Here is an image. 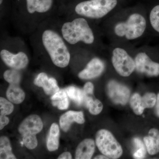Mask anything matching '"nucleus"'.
Masks as SVG:
<instances>
[{"label":"nucleus","instance_id":"4468645a","mask_svg":"<svg viewBox=\"0 0 159 159\" xmlns=\"http://www.w3.org/2000/svg\"><path fill=\"white\" fill-rule=\"evenodd\" d=\"M95 149V142L92 139H85L77 146L75 159H90L92 158Z\"/></svg>","mask_w":159,"mask_h":159},{"label":"nucleus","instance_id":"9b49d317","mask_svg":"<svg viewBox=\"0 0 159 159\" xmlns=\"http://www.w3.org/2000/svg\"><path fill=\"white\" fill-rule=\"evenodd\" d=\"M104 69V64L101 60L94 58L89 62L85 69L80 72L78 77L80 79H93L99 76Z\"/></svg>","mask_w":159,"mask_h":159},{"label":"nucleus","instance_id":"f8f14e48","mask_svg":"<svg viewBox=\"0 0 159 159\" xmlns=\"http://www.w3.org/2000/svg\"><path fill=\"white\" fill-rule=\"evenodd\" d=\"M34 84L42 87L47 95H53L59 90L57 81L54 78H49L47 74L41 73L38 75L34 80Z\"/></svg>","mask_w":159,"mask_h":159},{"label":"nucleus","instance_id":"473e14b6","mask_svg":"<svg viewBox=\"0 0 159 159\" xmlns=\"http://www.w3.org/2000/svg\"><path fill=\"white\" fill-rule=\"evenodd\" d=\"M95 159H109L108 157L106 156L105 155H99L95 157Z\"/></svg>","mask_w":159,"mask_h":159},{"label":"nucleus","instance_id":"2eb2a0df","mask_svg":"<svg viewBox=\"0 0 159 159\" xmlns=\"http://www.w3.org/2000/svg\"><path fill=\"white\" fill-rule=\"evenodd\" d=\"M144 142L148 153L154 155L159 152V130L152 128L148 132V136L144 138Z\"/></svg>","mask_w":159,"mask_h":159},{"label":"nucleus","instance_id":"c756f323","mask_svg":"<svg viewBox=\"0 0 159 159\" xmlns=\"http://www.w3.org/2000/svg\"><path fill=\"white\" fill-rule=\"evenodd\" d=\"M9 120L8 117L5 115H1L0 116V129L2 130L9 124Z\"/></svg>","mask_w":159,"mask_h":159},{"label":"nucleus","instance_id":"b1692460","mask_svg":"<svg viewBox=\"0 0 159 159\" xmlns=\"http://www.w3.org/2000/svg\"><path fill=\"white\" fill-rule=\"evenodd\" d=\"M86 107L89 108L90 113L92 115H98L102 111L103 105L98 99H93L91 98L86 105Z\"/></svg>","mask_w":159,"mask_h":159},{"label":"nucleus","instance_id":"72a5a7b5","mask_svg":"<svg viewBox=\"0 0 159 159\" xmlns=\"http://www.w3.org/2000/svg\"><path fill=\"white\" fill-rule=\"evenodd\" d=\"M3 0H0V4H2V3Z\"/></svg>","mask_w":159,"mask_h":159},{"label":"nucleus","instance_id":"7c9ffc66","mask_svg":"<svg viewBox=\"0 0 159 159\" xmlns=\"http://www.w3.org/2000/svg\"><path fill=\"white\" fill-rule=\"evenodd\" d=\"M154 111L156 116L159 118V93L157 95V101L154 107Z\"/></svg>","mask_w":159,"mask_h":159},{"label":"nucleus","instance_id":"412c9836","mask_svg":"<svg viewBox=\"0 0 159 159\" xmlns=\"http://www.w3.org/2000/svg\"><path fill=\"white\" fill-rule=\"evenodd\" d=\"M0 159H16L11 152L10 141L6 136L1 137L0 139Z\"/></svg>","mask_w":159,"mask_h":159},{"label":"nucleus","instance_id":"cd10ccee","mask_svg":"<svg viewBox=\"0 0 159 159\" xmlns=\"http://www.w3.org/2000/svg\"><path fill=\"white\" fill-rule=\"evenodd\" d=\"M150 21L152 28L159 33V5L154 7L151 11Z\"/></svg>","mask_w":159,"mask_h":159},{"label":"nucleus","instance_id":"bb28decb","mask_svg":"<svg viewBox=\"0 0 159 159\" xmlns=\"http://www.w3.org/2000/svg\"><path fill=\"white\" fill-rule=\"evenodd\" d=\"M13 109L14 106L12 103L3 97L0 98L1 115H10L13 111Z\"/></svg>","mask_w":159,"mask_h":159},{"label":"nucleus","instance_id":"c85d7f7f","mask_svg":"<svg viewBox=\"0 0 159 159\" xmlns=\"http://www.w3.org/2000/svg\"><path fill=\"white\" fill-rule=\"evenodd\" d=\"M94 85L90 82H87L84 87L83 91L87 96H90L93 93Z\"/></svg>","mask_w":159,"mask_h":159},{"label":"nucleus","instance_id":"5701e85b","mask_svg":"<svg viewBox=\"0 0 159 159\" xmlns=\"http://www.w3.org/2000/svg\"><path fill=\"white\" fill-rule=\"evenodd\" d=\"M4 79L10 84H19L21 76L18 70H7L4 73Z\"/></svg>","mask_w":159,"mask_h":159},{"label":"nucleus","instance_id":"f03ea898","mask_svg":"<svg viewBox=\"0 0 159 159\" xmlns=\"http://www.w3.org/2000/svg\"><path fill=\"white\" fill-rule=\"evenodd\" d=\"M63 37L71 44L82 41L91 44L94 41V35L86 20L78 18L64 23L61 28Z\"/></svg>","mask_w":159,"mask_h":159},{"label":"nucleus","instance_id":"393cba45","mask_svg":"<svg viewBox=\"0 0 159 159\" xmlns=\"http://www.w3.org/2000/svg\"><path fill=\"white\" fill-rule=\"evenodd\" d=\"M134 142L137 148V150L134 152V157L135 159L144 158L146 153V147L139 138H135Z\"/></svg>","mask_w":159,"mask_h":159},{"label":"nucleus","instance_id":"7ed1b4c3","mask_svg":"<svg viewBox=\"0 0 159 159\" xmlns=\"http://www.w3.org/2000/svg\"><path fill=\"white\" fill-rule=\"evenodd\" d=\"M117 0H89L77 4L76 13L84 17L99 19L105 16L117 6Z\"/></svg>","mask_w":159,"mask_h":159},{"label":"nucleus","instance_id":"20e7f679","mask_svg":"<svg viewBox=\"0 0 159 159\" xmlns=\"http://www.w3.org/2000/svg\"><path fill=\"white\" fill-rule=\"evenodd\" d=\"M146 28L145 18L142 15L136 13L131 15L125 22L117 24L114 28V31L117 36L133 40L141 37Z\"/></svg>","mask_w":159,"mask_h":159},{"label":"nucleus","instance_id":"a211bd4d","mask_svg":"<svg viewBox=\"0 0 159 159\" xmlns=\"http://www.w3.org/2000/svg\"><path fill=\"white\" fill-rule=\"evenodd\" d=\"M60 130L58 125L54 123L51 125L48 140L47 148L49 151L57 150L59 146Z\"/></svg>","mask_w":159,"mask_h":159},{"label":"nucleus","instance_id":"423d86ee","mask_svg":"<svg viewBox=\"0 0 159 159\" xmlns=\"http://www.w3.org/2000/svg\"><path fill=\"white\" fill-rule=\"evenodd\" d=\"M96 142L100 152L109 158L118 159L122 155V146L108 130L102 129L98 131Z\"/></svg>","mask_w":159,"mask_h":159},{"label":"nucleus","instance_id":"0eeeda50","mask_svg":"<svg viewBox=\"0 0 159 159\" xmlns=\"http://www.w3.org/2000/svg\"><path fill=\"white\" fill-rule=\"evenodd\" d=\"M112 62L117 73L122 77L130 76L135 69L134 61L121 48H116L113 51Z\"/></svg>","mask_w":159,"mask_h":159},{"label":"nucleus","instance_id":"6e6552de","mask_svg":"<svg viewBox=\"0 0 159 159\" xmlns=\"http://www.w3.org/2000/svg\"><path fill=\"white\" fill-rule=\"evenodd\" d=\"M135 69L139 73L149 77L159 75V63L153 61L144 52L137 54L134 60Z\"/></svg>","mask_w":159,"mask_h":159},{"label":"nucleus","instance_id":"f257e3e1","mask_svg":"<svg viewBox=\"0 0 159 159\" xmlns=\"http://www.w3.org/2000/svg\"><path fill=\"white\" fill-rule=\"evenodd\" d=\"M43 45L55 66L65 68L68 65L70 55L62 38L55 31L47 30L42 35Z\"/></svg>","mask_w":159,"mask_h":159},{"label":"nucleus","instance_id":"9d476101","mask_svg":"<svg viewBox=\"0 0 159 159\" xmlns=\"http://www.w3.org/2000/svg\"><path fill=\"white\" fill-rule=\"evenodd\" d=\"M0 55L6 65L18 70L25 68L29 63L28 56L23 52L14 54L7 50H2L0 52Z\"/></svg>","mask_w":159,"mask_h":159},{"label":"nucleus","instance_id":"2f4dec72","mask_svg":"<svg viewBox=\"0 0 159 159\" xmlns=\"http://www.w3.org/2000/svg\"><path fill=\"white\" fill-rule=\"evenodd\" d=\"M72 158L71 153L69 152H64L58 157V159H71Z\"/></svg>","mask_w":159,"mask_h":159},{"label":"nucleus","instance_id":"f3484780","mask_svg":"<svg viewBox=\"0 0 159 159\" xmlns=\"http://www.w3.org/2000/svg\"><path fill=\"white\" fill-rule=\"evenodd\" d=\"M19 85V84H10L6 92V96L8 99L15 104L21 103L25 97V92Z\"/></svg>","mask_w":159,"mask_h":159},{"label":"nucleus","instance_id":"ddd939ff","mask_svg":"<svg viewBox=\"0 0 159 159\" xmlns=\"http://www.w3.org/2000/svg\"><path fill=\"white\" fill-rule=\"evenodd\" d=\"M85 122L83 113L82 111H70L61 116L59 123L61 128L64 132H67L73 122L83 124Z\"/></svg>","mask_w":159,"mask_h":159},{"label":"nucleus","instance_id":"6ab92c4d","mask_svg":"<svg viewBox=\"0 0 159 159\" xmlns=\"http://www.w3.org/2000/svg\"><path fill=\"white\" fill-rule=\"evenodd\" d=\"M51 99L52 105L57 107L59 109L65 110L68 108L69 101L65 89L59 90L52 95Z\"/></svg>","mask_w":159,"mask_h":159},{"label":"nucleus","instance_id":"a878e982","mask_svg":"<svg viewBox=\"0 0 159 159\" xmlns=\"http://www.w3.org/2000/svg\"><path fill=\"white\" fill-rule=\"evenodd\" d=\"M142 101L144 108L154 107L157 101V95L154 93H147L142 97Z\"/></svg>","mask_w":159,"mask_h":159},{"label":"nucleus","instance_id":"4be33fe9","mask_svg":"<svg viewBox=\"0 0 159 159\" xmlns=\"http://www.w3.org/2000/svg\"><path fill=\"white\" fill-rule=\"evenodd\" d=\"M130 105L134 112L137 115H142L145 110L142 103V97L137 93L134 94L131 97Z\"/></svg>","mask_w":159,"mask_h":159},{"label":"nucleus","instance_id":"aec40b11","mask_svg":"<svg viewBox=\"0 0 159 159\" xmlns=\"http://www.w3.org/2000/svg\"><path fill=\"white\" fill-rule=\"evenodd\" d=\"M65 90L68 97L77 103V105L84 104L86 95L84 94L83 90L76 87L70 86L66 89Z\"/></svg>","mask_w":159,"mask_h":159},{"label":"nucleus","instance_id":"39448f33","mask_svg":"<svg viewBox=\"0 0 159 159\" xmlns=\"http://www.w3.org/2000/svg\"><path fill=\"white\" fill-rule=\"evenodd\" d=\"M43 123L38 116L32 115L21 123L18 131L23 137V144L27 148L33 149L38 145L36 134L42 130Z\"/></svg>","mask_w":159,"mask_h":159},{"label":"nucleus","instance_id":"dca6fc26","mask_svg":"<svg viewBox=\"0 0 159 159\" xmlns=\"http://www.w3.org/2000/svg\"><path fill=\"white\" fill-rule=\"evenodd\" d=\"M27 8L30 14L44 13L52 7L53 0H26Z\"/></svg>","mask_w":159,"mask_h":159},{"label":"nucleus","instance_id":"1a4fd4ad","mask_svg":"<svg viewBox=\"0 0 159 159\" xmlns=\"http://www.w3.org/2000/svg\"><path fill=\"white\" fill-rule=\"evenodd\" d=\"M107 90L109 97L114 103L125 105L128 102L130 92L125 85L111 80L107 84Z\"/></svg>","mask_w":159,"mask_h":159}]
</instances>
